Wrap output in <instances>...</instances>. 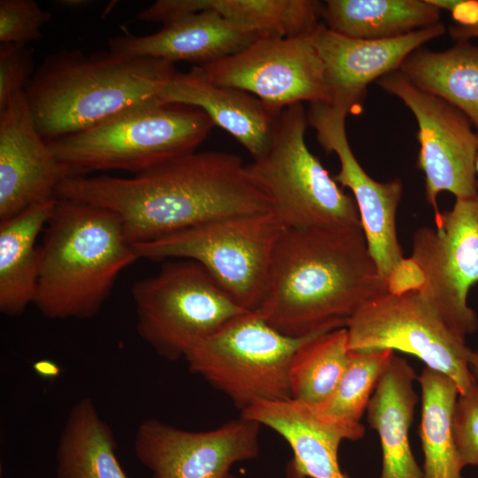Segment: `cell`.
<instances>
[{
    "label": "cell",
    "instance_id": "6da1fadb",
    "mask_svg": "<svg viewBox=\"0 0 478 478\" xmlns=\"http://www.w3.org/2000/svg\"><path fill=\"white\" fill-rule=\"evenodd\" d=\"M56 197L113 212L133 246L219 219L270 211L242 158L222 151L189 152L131 178L74 176L59 185Z\"/></svg>",
    "mask_w": 478,
    "mask_h": 478
},
{
    "label": "cell",
    "instance_id": "7a4b0ae2",
    "mask_svg": "<svg viewBox=\"0 0 478 478\" xmlns=\"http://www.w3.org/2000/svg\"><path fill=\"white\" fill-rule=\"evenodd\" d=\"M386 290L362 228L285 229L255 312L279 333L299 338L345 327Z\"/></svg>",
    "mask_w": 478,
    "mask_h": 478
},
{
    "label": "cell",
    "instance_id": "3957f363",
    "mask_svg": "<svg viewBox=\"0 0 478 478\" xmlns=\"http://www.w3.org/2000/svg\"><path fill=\"white\" fill-rule=\"evenodd\" d=\"M176 72L162 59L62 49L44 58L24 92L49 143L155 97Z\"/></svg>",
    "mask_w": 478,
    "mask_h": 478
},
{
    "label": "cell",
    "instance_id": "277c9868",
    "mask_svg": "<svg viewBox=\"0 0 478 478\" xmlns=\"http://www.w3.org/2000/svg\"><path fill=\"white\" fill-rule=\"evenodd\" d=\"M43 231L34 305L48 319L93 318L140 258L118 215L98 206L57 198Z\"/></svg>",
    "mask_w": 478,
    "mask_h": 478
},
{
    "label": "cell",
    "instance_id": "5b68a950",
    "mask_svg": "<svg viewBox=\"0 0 478 478\" xmlns=\"http://www.w3.org/2000/svg\"><path fill=\"white\" fill-rule=\"evenodd\" d=\"M214 126L197 107L155 96L48 144L80 176L112 170L137 173L195 151Z\"/></svg>",
    "mask_w": 478,
    "mask_h": 478
},
{
    "label": "cell",
    "instance_id": "8992f818",
    "mask_svg": "<svg viewBox=\"0 0 478 478\" xmlns=\"http://www.w3.org/2000/svg\"><path fill=\"white\" fill-rule=\"evenodd\" d=\"M302 103L277 116L266 151L246 170L267 197L285 229L362 228L356 202L338 185L305 143Z\"/></svg>",
    "mask_w": 478,
    "mask_h": 478
},
{
    "label": "cell",
    "instance_id": "52a82bcc",
    "mask_svg": "<svg viewBox=\"0 0 478 478\" xmlns=\"http://www.w3.org/2000/svg\"><path fill=\"white\" fill-rule=\"evenodd\" d=\"M435 223L415 231L412 256L388 279V290L419 292L466 340L478 328V317L467 305L469 290L478 283V193L456 198Z\"/></svg>",
    "mask_w": 478,
    "mask_h": 478
},
{
    "label": "cell",
    "instance_id": "ba28073f",
    "mask_svg": "<svg viewBox=\"0 0 478 478\" xmlns=\"http://www.w3.org/2000/svg\"><path fill=\"white\" fill-rule=\"evenodd\" d=\"M135 328L160 357L185 358L199 343L247 312L199 263L168 259L153 276L134 283Z\"/></svg>",
    "mask_w": 478,
    "mask_h": 478
},
{
    "label": "cell",
    "instance_id": "9c48e42d",
    "mask_svg": "<svg viewBox=\"0 0 478 478\" xmlns=\"http://www.w3.org/2000/svg\"><path fill=\"white\" fill-rule=\"evenodd\" d=\"M284 230L268 211L219 219L133 247L140 258L199 263L237 305L255 312Z\"/></svg>",
    "mask_w": 478,
    "mask_h": 478
},
{
    "label": "cell",
    "instance_id": "30bf717a",
    "mask_svg": "<svg viewBox=\"0 0 478 478\" xmlns=\"http://www.w3.org/2000/svg\"><path fill=\"white\" fill-rule=\"evenodd\" d=\"M330 331V330H329ZM327 331L294 338L247 311L199 343L185 357L189 371L244 411L255 403L291 398L289 369L296 351Z\"/></svg>",
    "mask_w": 478,
    "mask_h": 478
},
{
    "label": "cell",
    "instance_id": "8fae6325",
    "mask_svg": "<svg viewBox=\"0 0 478 478\" xmlns=\"http://www.w3.org/2000/svg\"><path fill=\"white\" fill-rule=\"evenodd\" d=\"M350 351H398L417 357L457 384L459 394L475 383L471 349L417 291L386 290L361 305L345 326Z\"/></svg>",
    "mask_w": 478,
    "mask_h": 478
},
{
    "label": "cell",
    "instance_id": "7c38bea8",
    "mask_svg": "<svg viewBox=\"0 0 478 478\" xmlns=\"http://www.w3.org/2000/svg\"><path fill=\"white\" fill-rule=\"evenodd\" d=\"M376 83L414 115L420 144L417 167L424 173L425 197L435 216L441 212L437 205L441 192H450L455 198L478 193V140L469 119L446 100L414 85L399 69Z\"/></svg>",
    "mask_w": 478,
    "mask_h": 478
},
{
    "label": "cell",
    "instance_id": "4fadbf2b",
    "mask_svg": "<svg viewBox=\"0 0 478 478\" xmlns=\"http://www.w3.org/2000/svg\"><path fill=\"white\" fill-rule=\"evenodd\" d=\"M198 66L209 81L246 91L275 113L298 103L329 104L323 64L309 35H264L230 56Z\"/></svg>",
    "mask_w": 478,
    "mask_h": 478
},
{
    "label": "cell",
    "instance_id": "5bb4252c",
    "mask_svg": "<svg viewBox=\"0 0 478 478\" xmlns=\"http://www.w3.org/2000/svg\"><path fill=\"white\" fill-rule=\"evenodd\" d=\"M260 427L240 416L189 431L149 418L135 431L134 450L152 478H226L234 464L258 457Z\"/></svg>",
    "mask_w": 478,
    "mask_h": 478
},
{
    "label": "cell",
    "instance_id": "9a60e30c",
    "mask_svg": "<svg viewBox=\"0 0 478 478\" xmlns=\"http://www.w3.org/2000/svg\"><path fill=\"white\" fill-rule=\"evenodd\" d=\"M308 125L327 153L338 157L340 170L334 175L341 187L351 189L362 230L381 277L388 279L405 259L397 235V212L403 195L399 179L381 182L371 178L357 160L346 134V110L325 102L309 104Z\"/></svg>",
    "mask_w": 478,
    "mask_h": 478
},
{
    "label": "cell",
    "instance_id": "2e32d148",
    "mask_svg": "<svg viewBox=\"0 0 478 478\" xmlns=\"http://www.w3.org/2000/svg\"><path fill=\"white\" fill-rule=\"evenodd\" d=\"M80 176L40 135L25 95L0 110V221L56 199L59 185Z\"/></svg>",
    "mask_w": 478,
    "mask_h": 478
},
{
    "label": "cell",
    "instance_id": "e0dca14e",
    "mask_svg": "<svg viewBox=\"0 0 478 478\" xmlns=\"http://www.w3.org/2000/svg\"><path fill=\"white\" fill-rule=\"evenodd\" d=\"M444 33L439 22L395 38L365 40L340 35L320 22L309 35L323 64L329 104L357 114L370 83L398 70L412 51Z\"/></svg>",
    "mask_w": 478,
    "mask_h": 478
},
{
    "label": "cell",
    "instance_id": "ac0fdd59",
    "mask_svg": "<svg viewBox=\"0 0 478 478\" xmlns=\"http://www.w3.org/2000/svg\"><path fill=\"white\" fill-rule=\"evenodd\" d=\"M240 416L268 427L289 443V478H351L340 467L338 450L342 441L363 437L361 423L332 419L292 398L255 403Z\"/></svg>",
    "mask_w": 478,
    "mask_h": 478
},
{
    "label": "cell",
    "instance_id": "d6986e66",
    "mask_svg": "<svg viewBox=\"0 0 478 478\" xmlns=\"http://www.w3.org/2000/svg\"><path fill=\"white\" fill-rule=\"evenodd\" d=\"M262 35L204 9L167 21L151 35L126 33L109 38L108 46L119 55L204 66L243 50Z\"/></svg>",
    "mask_w": 478,
    "mask_h": 478
},
{
    "label": "cell",
    "instance_id": "ffe728a7",
    "mask_svg": "<svg viewBox=\"0 0 478 478\" xmlns=\"http://www.w3.org/2000/svg\"><path fill=\"white\" fill-rule=\"evenodd\" d=\"M156 97L165 103L201 109L215 126L239 142L253 160L269 147L280 114L246 91L209 81L198 66L187 73L176 72L161 86Z\"/></svg>",
    "mask_w": 478,
    "mask_h": 478
},
{
    "label": "cell",
    "instance_id": "44dd1931",
    "mask_svg": "<svg viewBox=\"0 0 478 478\" xmlns=\"http://www.w3.org/2000/svg\"><path fill=\"white\" fill-rule=\"evenodd\" d=\"M412 366L394 354L367 405V421L381 442L380 478H424L409 442V429L418 401Z\"/></svg>",
    "mask_w": 478,
    "mask_h": 478
},
{
    "label": "cell",
    "instance_id": "7402d4cb",
    "mask_svg": "<svg viewBox=\"0 0 478 478\" xmlns=\"http://www.w3.org/2000/svg\"><path fill=\"white\" fill-rule=\"evenodd\" d=\"M56 202L35 204L0 221V311L4 315L19 316L35 302L40 267L36 240Z\"/></svg>",
    "mask_w": 478,
    "mask_h": 478
},
{
    "label": "cell",
    "instance_id": "603a6c76",
    "mask_svg": "<svg viewBox=\"0 0 478 478\" xmlns=\"http://www.w3.org/2000/svg\"><path fill=\"white\" fill-rule=\"evenodd\" d=\"M323 2L315 0H159L154 12L162 22L210 9L263 35H308L321 18Z\"/></svg>",
    "mask_w": 478,
    "mask_h": 478
},
{
    "label": "cell",
    "instance_id": "cb8c5ba5",
    "mask_svg": "<svg viewBox=\"0 0 478 478\" xmlns=\"http://www.w3.org/2000/svg\"><path fill=\"white\" fill-rule=\"evenodd\" d=\"M116 442L93 400L85 397L69 412L56 450V478H127Z\"/></svg>",
    "mask_w": 478,
    "mask_h": 478
},
{
    "label": "cell",
    "instance_id": "d4e9b609",
    "mask_svg": "<svg viewBox=\"0 0 478 478\" xmlns=\"http://www.w3.org/2000/svg\"><path fill=\"white\" fill-rule=\"evenodd\" d=\"M428 0H328L324 25L340 35L365 40L390 39L440 22Z\"/></svg>",
    "mask_w": 478,
    "mask_h": 478
},
{
    "label": "cell",
    "instance_id": "484cf974",
    "mask_svg": "<svg viewBox=\"0 0 478 478\" xmlns=\"http://www.w3.org/2000/svg\"><path fill=\"white\" fill-rule=\"evenodd\" d=\"M399 71L417 87L461 111L478 130V45L458 41L442 51L420 47Z\"/></svg>",
    "mask_w": 478,
    "mask_h": 478
},
{
    "label": "cell",
    "instance_id": "4316f807",
    "mask_svg": "<svg viewBox=\"0 0 478 478\" xmlns=\"http://www.w3.org/2000/svg\"><path fill=\"white\" fill-rule=\"evenodd\" d=\"M421 389L420 437L424 478H463L455 446L453 416L459 390L448 375L425 366L417 376Z\"/></svg>",
    "mask_w": 478,
    "mask_h": 478
},
{
    "label": "cell",
    "instance_id": "83f0119b",
    "mask_svg": "<svg viewBox=\"0 0 478 478\" xmlns=\"http://www.w3.org/2000/svg\"><path fill=\"white\" fill-rule=\"evenodd\" d=\"M350 354L345 327L320 333L305 341L289 364L291 398L314 407L325 403L343 374Z\"/></svg>",
    "mask_w": 478,
    "mask_h": 478
},
{
    "label": "cell",
    "instance_id": "f1b7e54d",
    "mask_svg": "<svg viewBox=\"0 0 478 478\" xmlns=\"http://www.w3.org/2000/svg\"><path fill=\"white\" fill-rule=\"evenodd\" d=\"M394 351H351L349 363L334 392L320 406V413L348 423H360L374 389L388 367Z\"/></svg>",
    "mask_w": 478,
    "mask_h": 478
},
{
    "label": "cell",
    "instance_id": "f546056e",
    "mask_svg": "<svg viewBox=\"0 0 478 478\" xmlns=\"http://www.w3.org/2000/svg\"><path fill=\"white\" fill-rule=\"evenodd\" d=\"M51 14L34 0L0 1V42L28 45L42 37Z\"/></svg>",
    "mask_w": 478,
    "mask_h": 478
},
{
    "label": "cell",
    "instance_id": "4dcf8cb0",
    "mask_svg": "<svg viewBox=\"0 0 478 478\" xmlns=\"http://www.w3.org/2000/svg\"><path fill=\"white\" fill-rule=\"evenodd\" d=\"M35 52L28 45H0V110L11 98L24 92L35 73Z\"/></svg>",
    "mask_w": 478,
    "mask_h": 478
},
{
    "label": "cell",
    "instance_id": "1f68e13d",
    "mask_svg": "<svg viewBox=\"0 0 478 478\" xmlns=\"http://www.w3.org/2000/svg\"><path fill=\"white\" fill-rule=\"evenodd\" d=\"M455 446L463 466H478V383L459 394L453 416Z\"/></svg>",
    "mask_w": 478,
    "mask_h": 478
},
{
    "label": "cell",
    "instance_id": "d6a6232c",
    "mask_svg": "<svg viewBox=\"0 0 478 478\" xmlns=\"http://www.w3.org/2000/svg\"><path fill=\"white\" fill-rule=\"evenodd\" d=\"M452 17L461 26H474L478 24V1L459 0L451 11Z\"/></svg>",
    "mask_w": 478,
    "mask_h": 478
},
{
    "label": "cell",
    "instance_id": "836d02e7",
    "mask_svg": "<svg viewBox=\"0 0 478 478\" xmlns=\"http://www.w3.org/2000/svg\"><path fill=\"white\" fill-rule=\"evenodd\" d=\"M451 37L456 42L469 41L471 38L478 37V24L474 26L455 25L449 27Z\"/></svg>",
    "mask_w": 478,
    "mask_h": 478
},
{
    "label": "cell",
    "instance_id": "e575fe53",
    "mask_svg": "<svg viewBox=\"0 0 478 478\" xmlns=\"http://www.w3.org/2000/svg\"><path fill=\"white\" fill-rule=\"evenodd\" d=\"M34 369L38 375L44 378H54L60 373V369L54 362L45 359L35 362Z\"/></svg>",
    "mask_w": 478,
    "mask_h": 478
},
{
    "label": "cell",
    "instance_id": "d590c367",
    "mask_svg": "<svg viewBox=\"0 0 478 478\" xmlns=\"http://www.w3.org/2000/svg\"><path fill=\"white\" fill-rule=\"evenodd\" d=\"M469 367L473 376L478 383V351H471L468 358Z\"/></svg>",
    "mask_w": 478,
    "mask_h": 478
},
{
    "label": "cell",
    "instance_id": "8d00e7d4",
    "mask_svg": "<svg viewBox=\"0 0 478 478\" xmlns=\"http://www.w3.org/2000/svg\"><path fill=\"white\" fill-rule=\"evenodd\" d=\"M90 1L88 0H61L59 4L66 8H82L90 4Z\"/></svg>",
    "mask_w": 478,
    "mask_h": 478
},
{
    "label": "cell",
    "instance_id": "74e56055",
    "mask_svg": "<svg viewBox=\"0 0 478 478\" xmlns=\"http://www.w3.org/2000/svg\"><path fill=\"white\" fill-rule=\"evenodd\" d=\"M477 140H478V133H477ZM475 169H476V175L478 177V150H477V156H476Z\"/></svg>",
    "mask_w": 478,
    "mask_h": 478
},
{
    "label": "cell",
    "instance_id": "f35d334b",
    "mask_svg": "<svg viewBox=\"0 0 478 478\" xmlns=\"http://www.w3.org/2000/svg\"><path fill=\"white\" fill-rule=\"evenodd\" d=\"M226 478H235V477L233 476L231 474H229Z\"/></svg>",
    "mask_w": 478,
    "mask_h": 478
}]
</instances>
